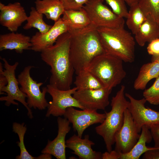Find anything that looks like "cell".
Here are the masks:
<instances>
[{"label":"cell","mask_w":159,"mask_h":159,"mask_svg":"<svg viewBox=\"0 0 159 159\" xmlns=\"http://www.w3.org/2000/svg\"><path fill=\"white\" fill-rule=\"evenodd\" d=\"M70 34L67 32L40 54L42 60L51 68L49 84L63 90L71 88L75 72L70 57Z\"/></svg>","instance_id":"6da1fadb"},{"label":"cell","mask_w":159,"mask_h":159,"mask_svg":"<svg viewBox=\"0 0 159 159\" xmlns=\"http://www.w3.org/2000/svg\"><path fill=\"white\" fill-rule=\"evenodd\" d=\"M68 32L70 34V59L77 74L85 69L95 57L105 52L97 27L92 24Z\"/></svg>","instance_id":"7a4b0ae2"},{"label":"cell","mask_w":159,"mask_h":159,"mask_svg":"<svg viewBox=\"0 0 159 159\" xmlns=\"http://www.w3.org/2000/svg\"><path fill=\"white\" fill-rule=\"evenodd\" d=\"M124 26L99 27L97 29L105 53L131 63L135 59V40Z\"/></svg>","instance_id":"3957f363"},{"label":"cell","mask_w":159,"mask_h":159,"mask_svg":"<svg viewBox=\"0 0 159 159\" xmlns=\"http://www.w3.org/2000/svg\"><path fill=\"white\" fill-rule=\"evenodd\" d=\"M125 86L122 85L115 96L112 98L111 110L105 112V120L95 128L96 132L103 138L108 152L112 150V146L115 144V135L122 125L124 113L128 107L129 102L125 97Z\"/></svg>","instance_id":"277c9868"},{"label":"cell","mask_w":159,"mask_h":159,"mask_svg":"<svg viewBox=\"0 0 159 159\" xmlns=\"http://www.w3.org/2000/svg\"><path fill=\"white\" fill-rule=\"evenodd\" d=\"M121 59L106 53L95 57L85 69L93 74L104 87L112 89L126 76Z\"/></svg>","instance_id":"5b68a950"},{"label":"cell","mask_w":159,"mask_h":159,"mask_svg":"<svg viewBox=\"0 0 159 159\" xmlns=\"http://www.w3.org/2000/svg\"><path fill=\"white\" fill-rule=\"evenodd\" d=\"M34 67L31 65L25 67L18 75L17 79L21 86L20 90L27 96L29 107L43 110L49 105L45 98L47 88V86L44 87L41 91L40 87L43 83L37 82L31 77V70Z\"/></svg>","instance_id":"8992f818"},{"label":"cell","mask_w":159,"mask_h":159,"mask_svg":"<svg viewBox=\"0 0 159 159\" xmlns=\"http://www.w3.org/2000/svg\"><path fill=\"white\" fill-rule=\"evenodd\" d=\"M4 62L3 73L7 80V85L1 91L0 94L6 93V96L1 97L0 100L5 101V105L9 106L11 104L18 105V104L15 101H17L21 103L28 111L27 115L30 118L33 117L32 113L28 107L26 99V95L22 92L19 88V83L15 75V71L19 63L15 62L13 64H10L6 59L1 58Z\"/></svg>","instance_id":"52a82bcc"},{"label":"cell","mask_w":159,"mask_h":159,"mask_svg":"<svg viewBox=\"0 0 159 159\" xmlns=\"http://www.w3.org/2000/svg\"><path fill=\"white\" fill-rule=\"evenodd\" d=\"M102 0H88L82 7L87 12L91 24L97 27L124 26V18L119 17L103 4Z\"/></svg>","instance_id":"ba28073f"},{"label":"cell","mask_w":159,"mask_h":159,"mask_svg":"<svg viewBox=\"0 0 159 159\" xmlns=\"http://www.w3.org/2000/svg\"><path fill=\"white\" fill-rule=\"evenodd\" d=\"M47 92L52 97V100L49 103L46 115L47 117L51 115L55 117L64 115L66 109L70 107L85 109L73 97L77 90L74 87L69 90H60L49 84L47 86Z\"/></svg>","instance_id":"9c48e42d"},{"label":"cell","mask_w":159,"mask_h":159,"mask_svg":"<svg viewBox=\"0 0 159 159\" xmlns=\"http://www.w3.org/2000/svg\"><path fill=\"white\" fill-rule=\"evenodd\" d=\"M133 117L127 108L124 113V120L120 129L114 137L115 150L122 153L130 152L138 141L140 135Z\"/></svg>","instance_id":"30bf717a"},{"label":"cell","mask_w":159,"mask_h":159,"mask_svg":"<svg viewBox=\"0 0 159 159\" xmlns=\"http://www.w3.org/2000/svg\"><path fill=\"white\" fill-rule=\"evenodd\" d=\"M125 95L129 100L127 109L139 133L144 125L150 128L152 126L159 125V112L146 107L145 104L147 101L144 97L137 100L129 94L126 93Z\"/></svg>","instance_id":"8fae6325"},{"label":"cell","mask_w":159,"mask_h":159,"mask_svg":"<svg viewBox=\"0 0 159 159\" xmlns=\"http://www.w3.org/2000/svg\"><path fill=\"white\" fill-rule=\"evenodd\" d=\"M63 116L72 124L77 135L82 138L86 129L94 124L102 123L106 115L105 113H99L96 110L87 109L79 110L70 107L66 109Z\"/></svg>","instance_id":"7c38bea8"},{"label":"cell","mask_w":159,"mask_h":159,"mask_svg":"<svg viewBox=\"0 0 159 159\" xmlns=\"http://www.w3.org/2000/svg\"><path fill=\"white\" fill-rule=\"evenodd\" d=\"M112 89L104 87L97 89L77 90L73 95L84 109L105 110L109 104Z\"/></svg>","instance_id":"4fadbf2b"},{"label":"cell","mask_w":159,"mask_h":159,"mask_svg":"<svg viewBox=\"0 0 159 159\" xmlns=\"http://www.w3.org/2000/svg\"><path fill=\"white\" fill-rule=\"evenodd\" d=\"M67 23L60 18L55 22L51 28L47 32L42 33L37 32L31 37L32 44L31 49L35 52H41L46 48L53 45L59 37L68 31Z\"/></svg>","instance_id":"5bb4252c"},{"label":"cell","mask_w":159,"mask_h":159,"mask_svg":"<svg viewBox=\"0 0 159 159\" xmlns=\"http://www.w3.org/2000/svg\"><path fill=\"white\" fill-rule=\"evenodd\" d=\"M0 10L1 25L11 32L17 31L28 17L24 7L18 2L7 5L0 2Z\"/></svg>","instance_id":"9a60e30c"},{"label":"cell","mask_w":159,"mask_h":159,"mask_svg":"<svg viewBox=\"0 0 159 159\" xmlns=\"http://www.w3.org/2000/svg\"><path fill=\"white\" fill-rule=\"evenodd\" d=\"M57 122L58 130L57 136L53 140H48L47 144L41 153L50 154L57 159H65V138L71 129L70 123L66 118L60 117L57 118Z\"/></svg>","instance_id":"2e32d148"},{"label":"cell","mask_w":159,"mask_h":159,"mask_svg":"<svg viewBox=\"0 0 159 159\" xmlns=\"http://www.w3.org/2000/svg\"><path fill=\"white\" fill-rule=\"evenodd\" d=\"M95 143L89 139L86 135L82 138L74 134L66 141V147L73 151V153L81 159H101L102 154L93 150L92 145Z\"/></svg>","instance_id":"e0dca14e"},{"label":"cell","mask_w":159,"mask_h":159,"mask_svg":"<svg viewBox=\"0 0 159 159\" xmlns=\"http://www.w3.org/2000/svg\"><path fill=\"white\" fill-rule=\"evenodd\" d=\"M31 37L21 33L11 32L0 35V51L14 50L21 54L24 50L31 49Z\"/></svg>","instance_id":"ac0fdd59"},{"label":"cell","mask_w":159,"mask_h":159,"mask_svg":"<svg viewBox=\"0 0 159 159\" xmlns=\"http://www.w3.org/2000/svg\"><path fill=\"white\" fill-rule=\"evenodd\" d=\"M135 39L138 44L144 46L147 42L150 43L159 38V25L149 15L135 35Z\"/></svg>","instance_id":"d6986e66"},{"label":"cell","mask_w":159,"mask_h":159,"mask_svg":"<svg viewBox=\"0 0 159 159\" xmlns=\"http://www.w3.org/2000/svg\"><path fill=\"white\" fill-rule=\"evenodd\" d=\"M141 132L138 141L130 152L126 153H120V159H139L145 152L155 148L154 147H149L146 146V144L150 143L153 139L149 127L147 126L144 125Z\"/></svg>","instance_id":"ffe728a7"},{"label":"cell","mask_w":159,"mask_h":159,"mask_svg":"<svg viewBox=\"0 0 159 159\" xmlns=\"http://www.w3.org/2000/svg\"><path fill=\"white\" fill-rule=\"evenodd\" d=\"M34 3L39 12L54 22L61 18L65 10L61 0H36Z\"/></svg>","instance_id":"44dd1931"},{"label":"cell","mask_w":159,"mask_h":159,"mask_svg":"<svg viewBox=\"0 0 159 159\" xmlns=\"http://www.w3.org/2000/svg\"><path fill=\"white\" fill-rule=\"evenodd\" d=\"M62 19L67 23L68 31L84 28L91 24L89 16L83 8L79 10H65Z\"/></svg>","instance_id":"7402d4cb"},{"label":"cell","mask_w":159,"mask_h":159,"mask_svg":"<svg viewBox=\"0 0 159 159\" xmlns=\"http://www.w3.org/2000/svg\"><path fill=\"white\" fill-rule=\"evenodd\" d=\"M159 76V62L151 61L143 64L140 68L133 87L136 90H145L148 82Z\"/></svg>","instance_id":"603a6c76"},{"label":"cell","mask_w":159,"mask_h":159,"mask_svg":"<svg viewBox=\"0 0 159 159\" xmlns=\"http://www.w3.org/2000/svg\"><path fill=\"white\" fill-rule=\"evenodd\" d=\"M77 75L74 83L77 90L97 89L104 87L100 81L86 69Z\"/></svg>","instance_id":"cb8c5ba5"},{"label":"cell","mask_w":159,"mask_h":159,"mask_svg":"<svg viewBox=\"0 0 159 159\" xmlns=\"http://www.w3.org/2000/svg\"><path fill=\"white\" fill-rule=\"evenodd\" d=\"M146 16L138 3L130 6L126 24L132 34L135 35L136 33L145 21Z\"/></svg>","instance_id":"d4e9b609"},{"label":"cell","mask_w":159,"mask_h":159,"mask_svg":"<svg viewBox=\"0 0 159 159\" xmlns=\"http://www.w3.org/2000/svg\"><path fill=\"white\" fill-rule=\"evenodd\" d=\"M26 21V23L23 27L24 29L27 30L34 28L42 33L48 32L52 26L46 24L43 20V14L39 12L33 7L31 8L29 15Z\"/></svg>","instance_id":"484cf974"},{"label":"cell","mask_w":159,"mask_h":159,"mask_svg":"<svg viewBox=\"0 0 159 159\" xmlns=\"http://www.w3.org/2000/svg\"><path fill=\"white\" fill-rule=\"evenodd\" d=\"M24 124V123L20 124L16 122L13 123V131L18 135L19 140V142H17V143L20 149V154L16 156V158L44 159V157L43 154H42L37 157H34L31 155L26 149L24 142V138L27 128Z\"/></svg>","instance_id":"4316f807"},{"label":"cell","mask_w":159,"mask_h":159,"mask_svg":"<svg viewBox=\"0 0 159 159\" xmlns=\"http://www.w3.org/2000/svg\"><path fill=\"white\" fill-rule=\"evenodd\" d=\"M138 4L146 16H151L159 25V0H139Z\"/></svg>","instance_id":"83f0119b"},{"label":"cell","mask_w":159,"mask_h":159,"mask_svg":"<svg viewBox=\"0 0 159 159\" xmlns=\"http://www.w3.org/2000/svg\"><path fill=\"white\" fill-rule=\"evenodd\" d=\"M143 95L147 102L150 104L159 105V76L156 78L151 86L145 89Z\"/></svg>","instance_id":"f1b7e54d"},{"label":"cell","mask_w":159,"mask_h":159,"mask_svg":"<svg viewBox=\"0 0 159 159\" xmlns=\"http://www.w3.org/2000/svg\"><path fill=\"white\" fill-rule=\"evenodd\" d=\"M110 6L112 11L120 17L127 18L128 11L125 0H102Z\"/></svg>","instance_id":"f546056e"},{"label":"cell","mask_w":159,"mask_h":159,"mask_svg":"<svg viewBox=\"0 0 159 159\" xmlns=\"http://www.w3.org/2000/svg\"><path fill=\"white\" fill-rule=\"evenodd\" d=\"M88 0H61L65 10H79Z\"/></svg>","instance_id":"4dcf8cb0"},{"label":"cell","mask_w":159,"mask_h":159,"mask_svg":"<svg viewBox=\"0 0 159 159\" xmlns=\"http://www.w3.org/2000/svg\"><path fill=\"white\" fill-rule=\"evenodd\" d=\"M147 51L152 57L159 55V38L155 39L150 43L147 47Z\"/></svg>","instance_id":"1f68e13d"},{"label":"cell","mask_w":159,"mask_h":159,"mask_svg":"<svg viewBox=\"0 0 159 159\" xmlns=\"http://www.w3.org/2000/svg\"><path fill=\"white\" fill-rule=\"evenodd\" d=\"M150 131L154 142V147L159 148V125L150 127Z\"/></svg>","instance_id":"d6a6232c"},{"label":"cell","mask_w":159,"mask_h":159,"mask_svg":"<svg viewBox=\"0 0 159 159\" xmlns=\"http://www.w3.org/2000/svg\"><path fill=\"white\" fill-rule=\"evenodd\" d=\"M144 159H159V148L148 150L145 152L143 157Z\"/></svg>","instance_id":"836d02e7"},{"label":"cell","mask_w":159,"mask_h":159,"mask_svg":"<svg viewBox=\"0 0 159 159\" xmlns=\"http://www.w3.org/2000/svg\"><path fill=\"white\" fill-rule=\"evenodd\" d=\"M120 153L115 150L105 152L102 154V159H120Z\"/></svg>","instance_id":"e575fe53"},{"label":"cell","mask_w":159,"mask_h":159,"mask_svg":"<svg viewBox=\"0 0 159 159\" xmlns=\"http://www.w3.org/2000/svg\"><path fill=\"white\" fill-rule=\"evenodd\" d=\"M4 65L0 62V91L2 90L7 85V80L4 74L3 71Z\"/></svg>","instance_id":"d590c367"},{"label":"cell","mask_w":159,"mask_h":159,"mask_svg":"<svg viewBox=\"0 0 159 159\" xmlns=\"http://www.w3.org/2000/svg\"><path fill=\"white\" fill-rule=\"evenodd\" d=\"M139 0H125L127 4L130 6L138 4Z\"/></svg>","instance_id":"8d00e7d4"},{"label":"cell","mask_w":159,"mask_h":159,"mask_svg":"<svg viewBox=\"0 0 159 159\" xmlns=\"http://www.w3.org/2000/svg\"><path fill=\"white\" fill-rule=\"evenodd\" d=\"M156 61L159 62V55L155 57H152L151 61Z\"/></svg>","instance_id":"74e56055"}]
</instances>
